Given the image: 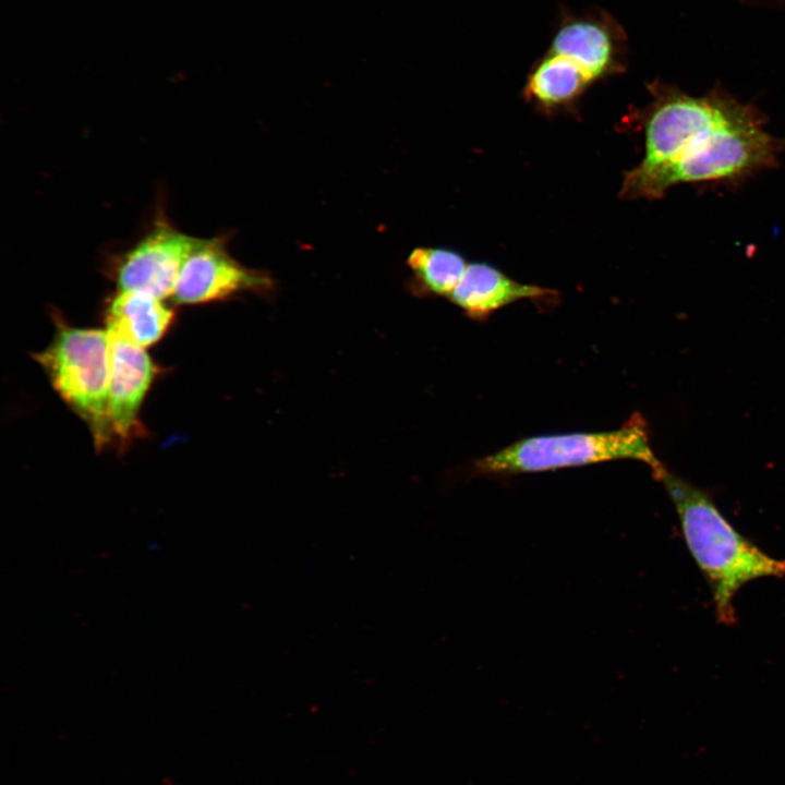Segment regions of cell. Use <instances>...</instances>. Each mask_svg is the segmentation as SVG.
<instances>
[{
  "instance_id": "obj_4",
  "label": "cell",
  "mask_w": 785,
  "mask_h": 785,
  "mask_svg": "<svg viewBox=\"0 0 785 785\" xmlns=\"http://www.w3.org/2000/svg\"><path fill=\"white\" fill-rule=\"evenodd\" d=\"M51 342L35 360L53 389L89 428L101 448L113 437L109 416V337L107 330L78 328L55 314Z\"/></svg>"
},
{
  "instance_id": "obj_8",
  "label": "cell",
  "mask_w": 785,
  "mask_h": 785,
  "mask_svg": "<svg viewBox=\"0 0 785 785\" xmlns=\"http://www.w3.org/2000/svg\"><path fill=\"white\" fill-rule=\"evenodd\" d=\"M109 337V416L113 436L128 440L140 431L138 412L157 367L145 351L118 328Z\"/></svg>"
},
{
  "instance_id": "obj_5",
  "label": "cell",
  "mask_w": 785,
  "mask_h": 785,
  "mask_svg": "<svg viewBox=\"0 0 785 785\" xmlns=\"http://www.w3.org/2000/svg\"><path fill=\"white\" fill-rule=\"evenodd\" d=\"M546 50L572 61L594 84L625 71L628 38L603 9H561Z\"/></svg>"
},
{
  "instance_id": "obj_6",
  "label": "cell",
  "mask_w": 785,
  "mask_h": 785,
  "mask_svg": "<svg viewBox=\"0 0 785 785\" xmlns=\"http://www.w3.org/2000/svg\"><path fill=\"white\" fill-rule=\"evenodd\" d=\"M274 280L262 270L249 268L227 250L225 237L201 239L185 261L172 299L177 304L195 305L226 300L243 292L268 293Z\"/></svg>"
},
{
  "instance_id": "obj_2",
  "label": "cell",
  "mask_w": 785,
  "mask_h": 785,
  "mask_svg": "<svg viewBox=\"0 0 785 785\" xmlns=\"http://www.w3.org/2000/svg\"><path fill=\"white\" fill-rule=\"evenodd\" d=\"M657 480L674 504L687 548L710 587L716 619L734 625L738 591L756 579L785 577V559L768 555L737 531L704 490L666 468Z\"/></svg>"
},
{
  "instance_id": "obj_3",
  "label": "cell",
  "mask_w": 785,
  "mask_h": 785,
  "mask_svg": "<svg viewBox=\"0 0 785 785\" xmlns=\"http://www.w3.org/2000/svg\"><path fill=\"white\" fill-rule=\"evenodd\" d=\"M617 459L645 463L656 480L663 473L665 467L651 448L647 422L640 413L614 431L523 438L479 459L474 466L482 474H516Z\"/></svg>"
},
{
  "instance_id": "obj_12",
  "label": "cell",
  "mask_w": 785,
  "mask_h": 785,
  "mask_svg": "<svg viewBox=\"0 0 785 785\" xmlns=\"http://www.w3.org/2000/svg\"><path fill=\"white\" fill-rule=\"evenodd\" d=\"M407 264L412 271V287L419 294L449 299L469 263L454 250L420 246L412 250Z\"/></svg>"
},
{
  "instance_id": "obj_11",
  "label": "cell",
  "mask_w": 785,
  "mask_h": 785,
  "mask_svg": "<svg viewBox=\"0 0 785 785\" xmlns=\"http://www.w3.org/2000/svg\"><path fill=\"white\" fill-rule=\"evenodd\" d=\"M174 312L147 293L119 290L107 303L106 323L121 330L142 348L160 340L170 328Z\"/></svg>"
},
{
  "instance_id": "obj_9",
  "label": "cell",
  "mask_w": 785,
  "mask_h": 785,
  "mask_svg": "<svg viewBox=\"0 0 785 785\" xmlns=\"http://www.w3.org/2000/svg\"><path fill=\"white\" fill-rule=\"evenodd\" d=\"M558 292L544 287L519 282L486 263H469L449 300L468 316L483 319L496 310L519 300L546 302Z\"/></svg>"
},
{
  "instance_id": "obj_10",
  "label": "cell",
  "mask_w": 785,
  "mask_h": 785,
  "mask_svg": "<svg viewBox=\"0 0 785 785\" xmlns=\"http://www.w3.org/2000/svg\"><path fill=\"white\" fill-rule=\"evenodd\" d=\"M593 85L572 61L546 50L532 65L523 96L547 113L573 107Z\"/></svg>"
},
{
  "instance_id": "obj_1",
  "label": "cell",
  "mask_w": 785,
  "mask_h": 785,
  "mask_svg": "<svg viewBox=\"0 0 785 785\" xmlns=\"http://www.w3.org/2000/svg\"><path fill=\"white\" fill-rule=\"evenodd\" d=\"M782 147L764 130L758 109L714 89L671 160L645 179L621 185L619 196L651 201L676 184L740 179L775 166Z\"/></svg>"
},
{
  "instance_id": "obj_7",
  "label": "cell",
  "mask_w": 785,
  "mask_h": 785,
  "mask_svg": "<svg viewBox=\"0 0 785 785\" xmlns=\"http://www.w3.org/2000/svg\"><path fill=\"white\" fill-rule=\"evenodd\" d=\"M200 241L165 218L158 219L116 263L113 277L118 289L160 300L172 297L180 271Z\"/></svg>"
}]
</instances>
